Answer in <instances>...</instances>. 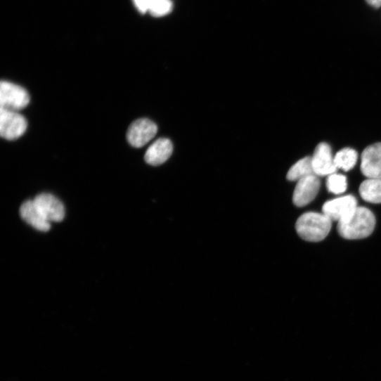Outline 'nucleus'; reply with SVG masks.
Masks as SVG:
<instances>
[{"label":"nucleus","instance_id":"f257e3e1","mask_svg":"<svg viewBox=\"0 0 381 381\" xmlns=\"http://www.w3.org/2000/svg\"><path fill=\"white\" fill-rule=\"evenodd\" d=\"M375 226L373 214L366 208L358 207L350 219L338 224L337 231L344 239L360 240L370 236Z\"/></svg>","mask_w":381,"mask_h":381},{"label":"nucleus","instance_id":"f03ea898","mask_svg":"<svg viewBox=\"0 0 381 381\" xmlns=\"http://www.w3.org/2000/svg\"><path fill=\"white\" fill-rule=\"evenodd\" d=\"M332 221L323 214L308 212L301 216L296 223L299 236L305 241L318 243L329 234Z\"/></svg>","mask_w":381,"mask_h":381},{"label":"nucleus","instance_id":"7ed1b4c3","mask_svg":"<svg viewBox=\"0 0 381 381\" xmlns=\"http://www.w3.org/2000/svg\"><path fill=\"white\" fill-rule=\"evenodd\" d=\"M30 103V96L25 89L7 81L0 83V105L2 109L18 112L27 107Z\"/></svg>","mask_w":381,"mask_h":381},{"label":"nucleus","instance_id":"20e7f679","mask_svg":"<svg viewBox=\"0 0 381 381\" xmlns=\"http://www.w3.org/2000/svg\"><path fill=\"white\" fill-rule=\"evenodd\" d=\"M358 207L356 199L351 195H347L325 202L322 211L332 221L339 224L350 219Z\"/></svg>","mask_w":381,"mask_h":381},{"label":"nucleus","instance_id":"39448f33","mask_svg":"<svg viewBox=\"0 0 381 381\" xmlns=\"http://www.w3.org/2000/svg\"><path fill=\"white\" fill-rule=\"evenodd\" d=\"M28 127L27 120L16 111L0 108V135L7 140L22 136Z\"/></svg>","mask_w":381,"mask_h":381},{"label":"nucleus","instance_id":"423d86ee","mask_svg":"<svg viewBox=\"0 0 381 381\" xmlns=\"http://www.w3.org/2000/svg\"><path fill=\"white\" fill-rule=\"evenodd\" d=\"M157 127L153 121L142 118L134 121L129 127L127 138L131 146L141 148L157 134Z\"/></svg>","mask_w":381,"mask_h":381},{"label":"nucleus","instance_id":"0eeeda50","mask_svg":"<svg viewBox=\"0 0 381 381\" xmlns=\"http://www.w3.org/2000/svg\"><path fill=\"white\" fill-rule=\"evenodd\" d=\"M321 181L318 176L313 174L297 181L293 194V203L297 207H304L317 197Z\"/></svg>","mask_w":381,"mask_h":381},{"label":"nucleus","instance_id":"6e6552de","mask_svg":"<svg viewBox=\"0 0 381 381\" xmlns=\"http://www.w3.org/2000/svg\"><path fill=\"white\" fill-rule=\"evenodd\" d=\"M42 216L49 222H61L65 217L63 204L51 194H41L33 200Z\"/></svg>","mask_w":381,"mask_h":381},{"label":"nucleus","instance_id":"1a4fd4ad","mask_svg":"<svg viewBox=\"0 0 381 381\" xmlns=\"http://www.w3.org/2000/svg\"><path fill=\"white\" fill-rule=\"evenodd\" d=\"M311 162L314 173L318 176H329L337 169L331 148L326 143H321L317 146L311 157Z\"/></svg>","mask_w":381,"mask_h":381},{"label":"nucleus","instance_id":"9d476101","mask_svg":"<svg viewBox=\"0 0 381 381\" xmlns=\"http://www.w3.org/2000/svg\"><path fill=\"white\" fill-rule=\"evenodd\" d=\"M361 170L368 179H381V143L370 145L363 150Z\"/></svg>","mask_w":381,"mask_h":381},{"label":"nucleus","instance_id":"9b49d317","mask_svg":"<svg viewBox=\"0 0 381 381\" xmlns=\"http://www.w3.org/2000/svg\"><path fill=\"white\" fill-rule=\"evenodd\" d=\"M173 146L168 138H160L156 140L147 149L144 159L150 165L157 166L165 162L171 156Z\"/></svg>","mask_w":381,"mask_h":381},{"label":"nucleus","instance_id":"f8f14e48","mask_svg":"<svg viewBox=\"0 0 381 381\" xmlns=\"http://www.w3.org/2000/svg\"><path fill=\"white\" fill-rule=\"evenodd\" d=\"M20 215L26 223L37 231L48 232L51 229V223L42 216L34 201H27L22 205Z\"/></svg>","mask_w":381,"mask_h":381},{"label":"nucleus","instance_id":"ddd939ff","mask_svg":"<svg viewBox=\"0 0 381 381\" xmlns=\"http://www.w3.org/2000/svg\"><path fill=\"white\" fill-rule=\"evenodd\" d=\"M359 194L361 198L371 204L381 203V179H367L359 187Z\"/></svg>","mask_w":381,"mask_h":381},{"label":"nucleus","instance_id":"4468645a","mask_svg":"<svg viewBox=\"0 0 381 381\" xmlns=\"http://www.w3.org/2000/svg\"><path fill=\"white\" fill-rule=\"evenodd\" d=\"M314 174L311 157H306L297 162L288 171L287 179L289 181H299Z\"/></svg>","mask_w":381,"mask_h":381},{"label":"nucleus","instance_id":"2eb2a0df","mask_svg":"<svg viewBox=\"0 0 381 381\" xmlns=\"http://www.w3.org/2000/svg\"><path fill=\"white\" fill-rule=\"evenodd\" d=\"M334 159L337 169L347 172L356 165L358 153L352 148H345L337 152L334 156Z\"/></svg>","mask_w":381,"mask_h":381},{"label":"nucleus","instance_id":"dca6fc26","mask_svg":"<svg viewBox=\"0 0 381 381\" xmlns=\"http://www.w3.org/2000/svg\"><path fill=\"white\" fill-rule=\"evenodd\" d=\"M328 192L334 195H342L347 188V177L341 174L334 173L328 176L326 181Z\"/></svg>","mask_w":381,"mask_h":381},{"label":"nucleus","instance_id":"f3484780","mask_svg":"<svg viewBox=\"0 0 381 381\" xmlns=\"http://www.w3.org/2000/svg\"><path fill=\"white\" fill-rule=\"evenodd\" d=\"M172 8L170 0H150L148 12L153 17L162 18L169 14Z\"/></svg>","mask_w":381,"mask_h":381},{"label":"nucleus","instance_id":"a211bd4d","mask_svg":"<svg viewBox=\"0 0 381 381\" xmlns=\"http://www.w3.org/2000/svg\"><path fill=\"white\" fill-rule=\"evenodd\" d=\"M136 9L141 13H146L148 11L150 0H133Z\"/></svg>","mask_w":381,"mask_h":381},{"label":"nucleus","instance_id":"6ab92c4d","mask_svg":"<svg viewBox=\"0 0 381 381\" xmlns=\"http://www.w3.org/2000/svg\"><path fill=\"white\" fill-rule=\"evenodd\" d=\"M366 2L372 7L378 8L381 6V0H366Z\"/></svg>","mask_w":381,"mask_h":381}]
</instances>
